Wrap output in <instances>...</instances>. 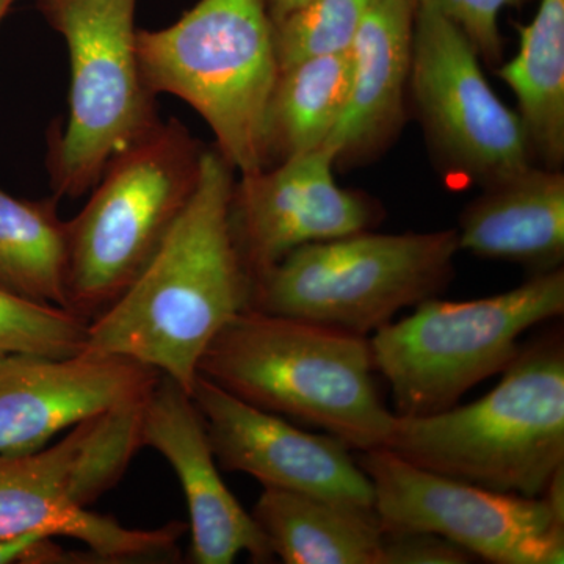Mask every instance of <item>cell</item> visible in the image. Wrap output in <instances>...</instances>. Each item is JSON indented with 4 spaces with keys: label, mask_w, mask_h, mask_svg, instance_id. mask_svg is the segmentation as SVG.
I'll use <instances>...</instances> for the list:
<instances>
[{
    "label": "cell",
    "mask_w": 564,
    "mask_h": 564,
    "mask_svg": "<svg viewBox=\"0 0 564 564\" xmlns=\"http://www.w3.org/2000/svg\"><path fill=\"white\" fill-rule=\"evenodd\" d=\"M236 170L206 148L191 202L137 280L88 325L84 351L158 370L191 393L204 351L250 307L231 226Z\"/></svg>",
    "instance_id": "6da1fadb"
},
{
    "label": "cell",
    "mask_w": 564,
    "mask_h": 564,
    "mask_svg": "<svg viewBox=\"0 0 564 564\" xmlns=\"http://www.w3.org/2000/svg\"><path fill=\"white\" fill-rule=\"evenodd\" d=\"M369 337L245 310L217 334L199 375L237 399L336 436L384 447L393 415L378 395Z\"/></svg>",
    "instance_id": "7a4b0ae2"
},
{
    "label": "cell",
    "mask_w": 564,
    "mask_h": 564,
    "mask_svg": "<svg viewBox=\"0 0 564 564\" xmlns=\"http://www.w3.org/2000/svg\"><path fill=\"white\" fill-rule=\"evenodd\" d=\"M383 448L430 473L540 497L564 466L562 333L521 345L500 383L477 402L393 415Z\"/></svg>",
    "instance_id": "3957f363"
},
{
    "label": "cell",
    "mask_w": 564,
    "mask_h": 564,
    "mask_svg": "<svg viewBox=\"0 0 564 564\" xmlns=\"http://www.w3.org/2000/svg\"><path fill=\"white\" fill-rule=\"evenodd\" d=\"M137 51L148 88L198 111L236 172L267 169L263 131L280 63L265 0H198L169 28L139 31Z\"/></svg>",
    "instance_id": "277c9868"
},
{
    "label": "cell",
    "mask_w": 564,
    "mask_h": 564,
    "mask_svg": "<svg viewBox=\"0 0 564 564\" xmlns=\"http://www.w3.org/2000/svg\"><path fill=\"white\" fill-rule=\"evenodd\" d=\"M144 402L88 419L40 451L0 455V538L66 536L101 563L173 558L187 525L128 529L90 508L118 485L143 448Z\"/></svg>",
    "instance_id": "5b68a950"
},
{
    "label": "cell",
    "mask_w": 564,
    "mask_h": 564,
    "mask_svg": "<svg viewBox=\"0 0 564 564\" xmlns=\"http://www.w3.org/2000/svg\"><path fill=\"white\" fill-rule=\"evenodd\" d=\"M206 147L177 118L113 159L68 226V307L98 317L159 250L196 191Z\"/></svg>",
    "instance_id": "8992f818"
},
{
    "label": "cell",
    "mask_w": 564,
    "mask_h": 564,
    "mask_svg": "<svg viewBox=\"0 0 564 564\" xmlns=\"http://www.w3.org/2000/svg\"><path fill=\"white\" fill-rule=\"evenodd\" d=\"M68 47V117L51 129L47 172L54 198L93 191L109 163L161 126L141 74L137 0H36Z\"/></svg>",
    "instance_id": "52a82bcc"
},
{
    "label": "cell",
    "mask_w": 564,
    "mask_h": 564,
    "mask_svg": "<svg viewBox=\"0 0 564 564\" xmlns=\"http://www.w3.org/2000/svg\"><path fill=\"white\" fill-rule=\"evenodd\" d=\"M458 251L456 229L362 231L304 245L251 282L248 310L369 337L443 291Z\"/></svg>",
    "instance_id": "ba28073f"
},
{
    "label": "cell",
    "mask_w": 564,
    "mask_h": 564,
    "mask_svg": "<svg viewBox=\"0 0 564 564\" xmlns=\"http://www.w3.org/2000/svg\"><path fill=\"white\" fill-rule=\"evenodd\" d=\"M563 314V269L470 302L433 296L369 337L375 370L391 386L397 415L441 413L502 373L521 348L522 334Z\"/></svg>",
    "instance_id": "9c48e42d"
},
{
    "label": "cell",
    "mask_w": 564,
    "mask_h": 564,
    "mask_svg": "<svg viewBox=\"0 0 564 564\" xmlns=\"http://www.w3.org/2000/svg\"><path fill=\"white\" fill-rule=\"evenodd\" d=\"M384 532H425L494 564H562L564 518L543 497L505 494L430 473L388 448L356 459Z\"/></svg>",
    "instance_id": "30bf717a"
},
{
    "label": "cell",
    "mask_w": 564,
    "mask_h": 564,
    "mask_svg": "<svg viewBox=\"0 0 564 564\" xmlns=\"http://www.w3.org/2000/svg\"><path fill=\"white\" fill-rule=\"evenodd\" d=\"M408 87L445 173L488 187L533 165L521 117L492 90L474 44L426 7L414 9Z\"/></svg>",
    "instance_id": "8fae6325"
},
{
    "label": "cell",
    "mask_w": 564,
    "mask_h": 564,
    "mask_svg": "<svg viewBox=\"0 0 564 564\" xmlns=\"http://www.w3.org/2000/svg\"><path fill=\"white\" fill-rule=\"evenodd\" d=\"M337 150L325 143L234 182L231 226L251 282L304 245L370 231L381 209L340 187Z\"/></svg>",
    "instance_id": "7c38bea8"
},
{
    "label": "cell",
    "mask_w": 564,
    "mask_h": 564,
    "mask_svg": "<svg viewBox=\"0 0 564 564\" xmlns=\"http://www.w3.org/2000/svg\"><path fill=\"white\" fill-rule=\"evenodd\" d=\"M192 399L223 469L251 475L263 488L375 510L372 481L352 458L351 448L336 436L303 432L202 375L193 386Z\"/></svg>",
    "instance_id": "4fadbf2b"
},
{
    "label": "cell",
    "mask_w": 564,
    "mask_h": 564,
    "mask_svg": "<svg viewBox=\"0 0 564 564\" xmlns=\"http://www.w3.org/2000/svg\"><path fill=\"white\" fill-rule=\"evenodd\" d=\"M158 370L118 356L21 355L0 361V455L28 454L96 415L144 402Z\"/></svg>",
    "instance_id": "5bb4252c"
},
{
    "label": "cell",
    "mask_w": 564,
    "mask_h": 564,
    "mask_svg": "<svg viewBox=\"0 0 564 564\" xmlns=\"http://www.w3.org/2000/svg\"><path fill=\"white\" fill-rule=\"evenodd\" d=\"M141 444L159 452L180 480L191 521L188 562L231 564L240 554L254 563L273 562L261 527L223 481L191 393L163 375L143 404Z\"/></svg>",
    "instance_id": "9a60e30c"
},
{
    "label": "cell",
    "mask_w": 564,
    "mask_h": 564,
    "mask_svg": "<svg viewBox=\"0 0 564 564\" xmlns=\"http://www.w3.org/2000/svg\"><path fill=\"white\" fill-rule=\"evenodd\" d=\"M413 0H372L350 46L351 87L326 143L337 165L372 158L402 128L413 58Z\"/></svg>",
    "instance_id": "2e32d148"
},
{
    "label": "cell",
    "mask_w": 564,
    "mask_h": 564,
    "mask_svg": "<svg viewBox=\"0 0 564 564\" xmlns=\"http://www.w3.org/2000/svg\"><path fill=\"white\" fill-rule=\"evenodd\" d=\"M459 250L521 263L533 274L563 269L564 174L529 166L484 187L459 217Z\"/></svg>",
    "instance_id": "e0dca14e"
},
{
    "label": "cell",
    "mask_w": 564,
    "mask_h": 564,
    "mask_svg": "<svg viewBox=\"0 0 564 564\" xmlns=\"http://www.w3.org/2000/svg\"><path fill=\"white\" fill-rule=\"evenodd\" d=\"M285 564H380L384 530L373 508L263 488L251 511Z\"/></svg>",
    "instance_id": "ac0fdd59"
},
{
    "label": "cell",
    "mask_w": 564,
    "mask_h": 564,
    "mask_svg": "<svg viewBox=\"0 0 564 564\" xmlns=\"http://www.w3.org/2000/svg\"><path fill=\"white\" fill-rule=\"evenodd\" d=\"M519 51L497 74L513 91L533 159L547 169L564 162V0H540L519 29Z\"/></svg>",
    "instance_id": "d6986e66"
},
{
    "label": "cell",
    "mask_w": 564,
    "mask_h": 564,
    "mask_svg": "<svg viewBox=\"0 0 564 564\" xmlns=\"http://www.w3.org/2000/svg\"><path fill=\"white\" fill-rule=\"evenodd\" d=\"M350 87V51L281 69L263 131L267 169L323 147L347 109Z\"/></svg>",
    "instance_id": "ffe728a7"
},
{
    "label": "cell",
    "mask_w": 564,
    "mask_h": 564,
    "mask_svg": "<svg viewBox=\"0 0 564 564\" xmlns=\"http://www.w3.org/2000/svg\"><path fill=\"white\" fill-rule=\"evenodd\" d=\"M57 202L14 198L0 188V288L69 310L68 226Z\"/></svg>",
    "instance_id": "44dd1931"
},
{
    "label": "cell",
    "mask_w": 564,
    "mask_h": 564,
    "mask_svg": "<svg viewBox=\"0 0 564 564\" xmlns=\"http://www.w3.org/2000/svg\"><path fill=\"white\" fill-rule=\"evenodd\" d=\"M88 325L90 321L65 307L32 302L0 288V361L21 355H79Z\"/></svg>",
    "instance_id": "7402d4cb"
},
{
    "label": "cell",
    "mask_w": 564,
    "mask_h": 564,
    "mask_svg": "<svg viewBox=\"0 0 564 564\" xmlns=\"http://www.w3.org/2000/svg\"><path fill=\"white\" fill-rule=\"evenodd\" d=\"M372 0H307L274 25L280 70L317 55L350 50Z\"/></svg>",
    "instance_id": "603a6c76"
},
{
    "label": "cell",
    "mask_w": 564,
    "mask_h": 564,
    "mask_svg": "<svg viewBox=\"0 0 564 564\" xmlns=\"http://www.w3.org/2000/svg\"><path fill=\"white\" fill-rule=\"evenodd\" d=\"M524 0H413L414 9L426 7L443 14L470 40L480 58L499 66L503 58L500 14L518 9Z\"/></svg>",
    "instance_id": "cb8c5ba5"
},
{
    "label": "cell",
    "mask_w": 564,
    "mask_h": 564,
    "mask_svg": "<svg viewBox=\"0 0 564 564\" xmlns=\"http://www.w3.org/2000/svg\"><path fill=\"white\" fill-rule=\"evenodd\" d=\"M475 556L437 534L384 532L380 564H467Z\"/></svg>",
    "instance_id": "d4e9b609"
},
{
    "label": "cell",
    "mask_w": 564,
    "mask_h": 564,
    "mask_svg": "<svg viewBox=\"0 0 564 564\" xmlns=\"http://www.w3.org/2000/svg\"><path fill=\"white\" fill-rule=\"evenodd\" d=\"M101 563L93 552L65 551L50 534L0 538V564Z\"/></svg>",
    "instance_id": "484cf974"
},
{
    "label": "cell",
    "mask_w": 564,
    "mask_h": 564,
    "mask_svg": "<svg viewBox=\"0 0 564 564\" xmlns=\"http://www.w3.org/2000/svg\"><path fill=\"white\" fill-rule=\"evenodd\" d=\"M306 2L307 0H265L267 10H269L273 24L284 20L285 17L299 10Z\"/></svg>",
    "instance_id": "4316f807"
},
{
    "label": "cell",
    "mask_w": 564,
    "mask_h": 564,
    "mask_svg": "<svg viewBox=\"0 0 564 564\" xmlns=\"http://www.w3.org/2000/svg\"><path fill=\"white\" fill-rule=\"evenodd\" d=\"M14 2H17V0H0V24L6 20V17L9 14L11 7L14 6Z\"/></svg>",
    "instance_id": "83f0119b"
}]
</instances>
